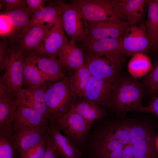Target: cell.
<instances>
[{"label":"cell","mask_w":158,"mask_h":158,"mask_svg":"<svg viewBox=\"0 0 158 158\" xmlns=\"http://www.w3.org/2000/svg\"><path fill=\"white\" fill-rule=\"evenodd\" d=\"M102 121L87 140L92 158H158L156 127L126 115Z\"/></svg>","instance_id":"cell-1"},{"label":"cell","mask_w":158,"mask_h":158,"mask_svg":"<svg viewBox=\"0 0 158 158\" xmlns=\"http://www.w3.org/2000/svg\"><path fill=\"white\" fill-rule=\"evenodd\" d=\"M144 87L137 79L130 75H122L114 84L110 107L118 116L139 111L143 106L142 101Z\"/></svg>","instance_id":"cell-2"},{"label":"cell","mask_w":158,"mask_h":158,"mask_svg":"<svg viewBox=\"0 0 158 158\" xmlns=\"http://www.w3.org/2000/svg\"><path fill=\"white\" fill-rule=\"evenodd\" d=\"M70 75L68 74L59 81L46 83L45 99L50 122H54L68 113L78 98L70 88Z\"/></svg>","instance_id":"cell-3"},{"label":"cell","mask_w":158,"mask_h":158,"mask_svg":"<svg viewBox=\"0 0 158 158\" xmlns=\"http://www.w3.org/2000/svg\"><path fill=\"white\" fill-rule=\"evenodd\" d=\"M118 0H73L70 3L80 11L87 22L125 21L117 10Z\"/></svg>","instance_id":"cell-4"},{"label":"cell","mask_w":158,"mask_h":158,"mask_svg":"<svg viewBox=\"0 0 158 158\" xmlns=\"http://www.w3.org/2000/svg\"><path fill=\"white\" fill-rule=\"evenodd\" d=\"M54 123L73 144L85 142L94 124L71 110Z\"/></svg>","instance_id":"cell-5"},{"label":"cell","mask_w":158,"mask_h":158,"mask_svg":"<svg viewBox=\"0 0 158 158\" xmlns=\"http://www.w3.org/2000/svg\"><path fill=\"white\" fill-rule=\"evenodd\" d=\"M61 18L64 30L70 40L82 43L86 38L87 22L74 5L61 1Z\"/></svg>","instance_id":"cell-6"},{"label":"cell","mask_w":158,"mask_h":158,"mask_svg":"<svg viewBox=\"0 0 158 158\" xmlns=\"http://www.w3.org/2000/svg\"><path fill=\"white\" fill-rule=\"evenodd\" d=\"M24 62L23 52L16 47H12L4 70V73L1 80L14 98L22 89Z\"/></svg>","instance_id":"cell-7"},{"label":"cell","mask_w":158,"mask_h":158,"mask_svg":"<svg viewBox=\"0 0 158 158\" xmlns=\"http://www.w3.org/2000/svg\"><path fill=\"white\" fill-rule=\"evenodd\" d=\"M85 63L92 76L113 84L121 76L122 65L97 54L85 52Z\"/></svg>","instance_id":"cell-8"},{"label":"cell","mask_w":158,"mask_h":158,"mask_svg":"<svg viewBox=\"0 0 158 158\" xmlns=\"http://www.w3.org/2000/svg\"><path fill=\"white\" fill-rule=\"evenodd\" d=\"M121 38L109 37L81 43L85 52L104 56L122 65L124 58L121 47Z\"/></svg>","instance_id":"cell-9"},{"label":"cell","mask_w":158,"mask_h":158,"mask_svg":"<svg viewBox=\"0 0 158 158\" xmlns=\"http://www.w3.org/2000/svg\"><path fill=\"white\" fill-rule=\"evenodd\" d=\"M46 83L22 89L16 95L14 100L18 107L29 108L37 111L49 123V121L45 99Z\"/></svg>","instance_id":"cell-10"},{"label":"cell","mask_w":158,"mask_h":158,"mask_svg":"<svg viewBox=\"0 0 158 158\" xmlns=\"http://www.w3.org/2000/svg\"><path fill=\"white\" fill-rule=\"evenodd\" d=\"M121 45L124 55L144 53L150 46L145 25L128 26L121 38Z\"/></svg>","instance_id":"cell-11"},{"label":"cell","mask_w":158,"mask_h":158,"mask_svg":"<svg viewBox=\"0 0 158 158\" xmlns=\"http://www.w3.org/2000/svg\"><path fill=\"white\" fill-rule=\"evenodd\" d=\"M24 59L51 81H56L66 76L67 70L57 57L43 56L33 53L23 54Z\"/></svg>","instance_id":"cell-12"},{"label":"cell","mask_w":158,"mask_h":158,"mask_svg":"<svg viewBox=\"0 0 158 158\" xmlns=\"http://www.w3.org/2000/svg\"><path fill=\"white\" fill-rule=\"evenodd\" d=\"M64 31L61 16L46 35L37 50L31 53L57 57L61 49L68 40Z\"/></svg>","instance_id":"cell-13"},{"label":"cell","mask_w":158,"mask_h":158,"mask_svg":"<svg viewBox=\"0 0 158 158\" xmlns=\"http://www.w3.org/2000/svg\"><path fill=\"white\" fill-rule=\"evenodd\" d=\"M113 84L92 76L86 88L84 98L98 105L105 111L109 109Z\"/></svg>","instance_id":"cell-14"},{"label":"cell","mask_w":158,"mask_h":158,"mask_svg":"<svg viewBox=\"0 0 158 158\" xmlns=\"http://www.w3.org/2000/svg\"><path fill=\"white\" fill-rule=\"evenodd\" d=\"M47 126L13 132V143L19 158L40 143L44 137Z\"/></svg>","instance_id":"cell-15"},{"label":"cell","mask_w":158,"mask_h":158,"mask_svg":"<svg viewBox=\"0 0 158 158\" xmlns=\"http://www.w3.org/2000/svg\"><path fill=\"white\" fill-rule=\"evenodd\" d=\"M128 24L111 21L87 22V36L83 42L109 37L121 38Z\"/></svg>","instance_id":"cell-16"},{"label":"cell","mask_w":158,"mask_h":158,"mask_svg":"<svg viewBox=\"0 0 158 158\" xmlns=\"http://www.w3.org/2000/svg\"><path fill=\"white\" fill-rule=\"evenodd\" d=\"M4 83L0 81V133L12 135V123L17 106Z\"/></svg>","instance_id":"cell-17"},{"label":"cell","mask_w":158,"mask_h":158,"mask_svg":"<svg viewBox=\"0 0 158 158\" xmlns=\"http://www.w3.org/2000/svg\"><path fill=\"white\" fill-rule=\"evenodd\" d=\"M55 24L43 23L32 27L25 32L17 42L16 47L23 52V54L35 52Z\"/></svg>","instance_id":"cell-18"},{"label":"cell","mask_w":158,"mask_h":158,"mask_svg":"<svg viewBox=\"0 0 158 158\" xmlns=\"http://www.w3.org/2000/svg\"><path fill=\"white\" fill-rule=\"evenodd\" d=\"M48 124L43 116L35 110L17 106L12 123L13 132L47 126Z\"/></svg>","instance_id":"cell-19"},{"label":"cell","mask_w":158,"mask_h":158,"mask_svg":"<svg viewBox=\"0 0 158 158\" xmlns=\"http://www.w3.org/2000/svg\"><path fill=\"white\" fill-rule=\"evenodd\" d=\"M47 132L51 138L60 157L63 158H80L82 152L66 136L62 135L50 121L47 126Z\"/></svg>","instance_id":"cell-20"},{"label":"cell","mask_w":158,"mask_h":158,"mask_svg":"<svg viewBox=\"0 0 158 158\" xmlns=\"http://www.w3.org/2000/svg\"><path fill=\"white\" fill-rule=\"evenodd\" d=\"M58 59L68 71L77 70L85 62L83 50L73 41L68 40L59 53Z\"/></svg>","instance_id":"cell-21"},{"label":"cell","mask_w":158,"mask_h":158,"mask_svg":"<svg viewBox=\"0 0 158 158\" xmlns=\"http://www.w3.org/2000/svg\"><path fill=\"white\" fill-rule=\"evenodd\" d=\"M61 16V1H51L48 6L32 15L29 23L24 33L32 27L43 24L44 22L47 23L48 24H55Z\"/></svg>","instance_id":"cell-22"},{"label":"cell","mask_w":158,"mask_h":158,"mask_svg":"<svg viewBox=\"0 0 158 158\" xmlns=\"http://www.w3.org/2000/svg\"><path fill=\"white\" fill-rule=\"evenodd\" d=\"M146 0H118V12L130 25H135L142 17Z\"/></svg>","instance_id":"cell-23"},{"label":"cell","mask_w":158,"mask_h":158,"mask_svg":"<svg viewBox=\"0 0 158 158\" xmlns=\"http://www.w3.org/2000/svg\"><path fill=\"white\" fill-rule=\"evenodd\" d=\"M71 110L92 123L101 120L106 115V111L97 104L84 98H77Z\"/></svg>","instance_id":"cell-24"},{"label":"cell","mask_w":158,"mask_h":158,"mask_svg":"<svg viewBox=\"0 0 158 158\" xmlns=\"http://www.w3.org/2000/svg\"><path fill=\"white\" fill-rule=\"evenodd\" d=\"M5 13L13 28L11 39L13 41L17 42L23 34L32 14L27 8Z\"/></svg>","instance_id":"cell-25"},{"label":"cell","mask_w":158,"mask_h":158,"mask_svg":"<svg viewBox=\"0 0 158 158\" xmlns=\"http://www.w3.org/2000/svg\"><path fill=\"white\" fill-rule=\"evenodd\" d=\"M147 18L145 25L150 45L158 47V2L157 0H147Z\"/></svg>","instance_id":"cell-26"},{"label":"cell","mask_w":158,"mask_h":158,"mask_svg":"<svg viewBox=\"0 0 158 158\" xmlns=\"http://www.w3.org/2000/svg\"><path fill=\"white\" fill-rule=\"evenodd\" d=\"M92 75L85 63L71 74L69 85L71 90L78 98H82L88 82Z\"/></svg>","instance_id":"cell-27"},{"label":"cell","mask_w":158,"mask_h":158,"mask_svg":"<svg viewBox=\"0 0 158 158\" xmlns=\"http://www.w3.org/2000/svg\"><path fill=\"white\" fill-rule=\"evenodd\" d=\"M152 67L150 58L143 53H138L132 56L128 65V70L130 75L136 79L146 76Z\"/></svg>","instance_id":"cell-28"},{"label":"cell","mask_w":158,"mask_h":158,"mask_svg":"<svg viewBox=\"0 0 158 158\" xmlns=\"http://www.w3.org/2000/svg\"><path fill=\"white\" fill-rule=\"evenodd\" d=\"M23 79V85H26L27 88L51 81L49 78L39 72L24 59Z\"/></svg>","instance_id":"cell-29"},{"label":"cell","mask_w":158,"mask_h":158,"mask_svg":"<svg viewBox=\"0 0 158 158\" xmlns=\"http://www.w3.org/2000/svg\"><path fill=\"white\" fill-rule=\"evenodd\" d=\"M0 158H19L12 135L0 134Z\"/></svg>","instance_id":"cell-30"},{"label":"cell","mask_w":158,"mask_h":158,"mask_svg":"<svg viewBox=\"0 0 158 158\" xmlns=\"http://www.w3.org/2000/svg\"><path fill=\"white\" fill-rule=\"evenodd\" d=\"M142 83L150 93L158 95V62L146 76Z\"/></svg>","instance_id":"cell-31"},{"label":"cell","mask_w":158,"mask_h":158,"mask_svg":"<svg viewBox=\"0 0 158 158\" xmlns=\"http://www.w3.org/2000/svg\"><path fill=\"white\" fill-rule=\"evenodd\" d=\"M13 32V26L5 12L0 15V35L1 37H10Z\"/></svg>","instance_id":"cell-32"},{"label":"cell","mask_w":158,"mask_h":158,"mask_svg":"<svg viewBox=\"0 0 158 158\" xmlns=\"http://www.w3.org/2000/svg\"><path fill=\"white\" fill-rule=\"evenodd\" d=\"M11 47H9V43L4 38L0 43V69L4 70L7 62Z\"/></svg>","instance_id":"cell-33"},{"label":"cell","mask_w":158,"mask_h":158,"mask_svg":"<svg viewBox=\"0 0 158 158\" xmlns=\"http://www.w3.org/2000/svg\"><path fill=\"white\" fill-rule=\"evenodd\" d=\"M0 2L5 12L26 8L27 5L26 0H0Z\"/></svg>","instance_id":"cell-34"},{"label":"cell","mask_w":158,"mask_h":158,"mask_svg":"<svg viewBox=\"0 0 158 158\" xmlns=\"http://www.w3.org/2000/svg\"><path fill=\"white\" fill-rule=\"evenodd\" d=\"M45 146L44 136L39 145L30 150L19 158H43L45 152Z\"/></svg>","instance_id":"cell-35"},{"label":"cell","mask_w":158,"mask_h":158,"mask_svg":"<svg viewBox=\"0 0 158 158\" xmlns=\"http://www.w3.org/2000/svg\"><path fill=\"white\" fill-rule=\"evenodd\" d=\"M45 150L43 158H58L59 153L51 138L47 133L45 135Z\"/></svg>","instance_id":"cell-36"},{"label":"cell","mask_w":158,"mask_h":158,"mask_svg":"<svg viewBox=\"0 0 158 158\" xmlns=\"http://www.w3.org/2000/svg\"><path fill=\"white\" fill-rule=\"evenodd\" d=\"M139 111L150 113L158 117V95L152 99L148 105L143 106Z\"/></svg>","instance_id":"cell-37"},{"label":"cell","mask_w":158,"mask_h":158,"mask_svg":"<svg viewBox=\"0 0 158 158\" xmlns=\"http://www.w3.org/2000/svg\"><path fill=\"white\" fill-rule=\"evenodd\" d=\"M28 8L32 15L45 7L44 4L47 0H26Z\"/></svg>","instance_id":"cell-38"},{"label":"cell","mask_w":158,"mask_h":158,"mask_svg":"<svg viewBox=\"0 0 158 158\" xmlns=\"http://www.w3.org/2000/svg\"><path fill=\"white\" fill-rule=\"evenodd\" d=\"M157 142H158V137H157Z\"/></svg>","instance_id":"cell-39"},{"label":"cell","mask_w":158,"mask_h":158,"mask_svg":"<svg viewBox=\"0 0 158 158\" xmlns=\"http://www.w3.org/2000/svg\"><path fill=\"white\" fill-rule=\"evenodd\" d=\"M157 1L158 2V0H157Z\"/></svg>","instance_id":"cell-40"}]
</instances>
